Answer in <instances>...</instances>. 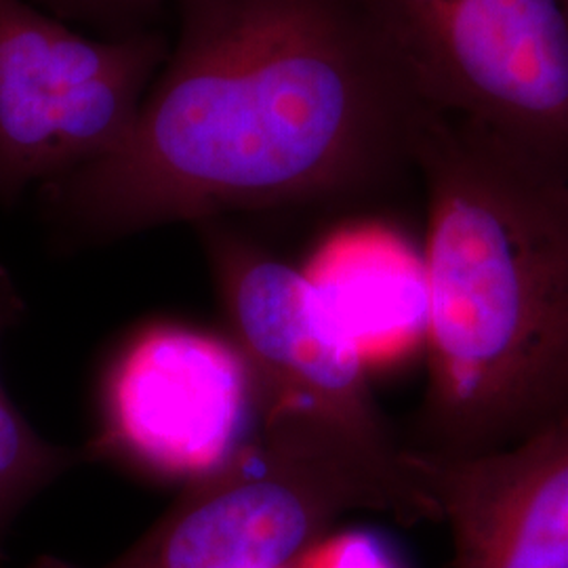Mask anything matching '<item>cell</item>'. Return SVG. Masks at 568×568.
I'll list each match as a JSON object with an SVG mask.
<instances>
[{"instance_id": "cell-5", "label": "cell", "mask_w": 568, "mask_h": 568, "mask_svg": "<svg viewBox=\"0 0 568 568\" xmlns=\"http://www.w3.org/2000/svg\"><path fill=\"white\" fill-rule=\"evenodd\" d=\"M166 55L159 30L89 39L0 0V204L116 152Z\"/></svg>"}, {"instance_id": "cell-11", "label": "cell", "mask_w": 568, "mask_h": 568, "mask_svg": "<svg viewBox=\"0 0 568 568\" xmlns=\"http://www.w3.org/2000/svg\"><path fill=\"white\" fill-rule=\"evenodd\" d=\"M55 20L95 28L105 39L154 30V21L173 0H28Z\"/></svg>"}, {"instance_id": "cell-7", "label": "cell", "mask_w": 568, "mask_h": 568, "mask_svg": "<svg viewBox=\"0 0 568 568\" xmlns=\"http://www.w3.org/2000/svg\"><path fill=\"white\" fill-rule=\"evenodd\" d=\"M253 394L239 345L185 326H150L108 375L100 447L159 478L199 483L243 447Z\"/></svg>"}, {"instance_id": "cell-9", "label": "cell", "mask_w": 568, "mask_h": 568, "mask_svg": "<svg viewBox=\"0 0 568 568\" xmlns=\"http://www.w3.org/2000/svg\"><path fill=\"white\" fill-rule=\"evenodd\" d=\"M302 272L368 373L398 365L426 347L422 246L394 225L379 220L339 225Z\"/></svg>"}, {"instance_id": "cell-4", "label": "cell", "mask_w": 568, "mask_h": 568, "mask_svg": "<svg viewBox=\"0 0 568 568\" xmlns=\"http://www.w3.org/2000/svg\"><path fill=\"white\" fill-rule=\"evenodd\" d=\"M422 105L568 169V0H373Z\"/></svg>"}, {"instance_id": "cell-2", "label": "cell", "mask_w": 568, "mask_h": 568, "mask_svg": "<svg viewBox=\"0 0 568 568\" xmlns=\"http://www.w3.org/2000/svg\"><path fill=\"white\" fill-rule=\"evenodd\" d=\"M427 386L408 450L457 459L568 415V169L424 112Z\"/></svg>"}, {"instance_id": "cell-3", "label": "cell", "mask_w": 568, "mask_h": 568, "mask_svg": "<svg viewBox=\"0 0 568 568\" xmlns=\"http://www.w3.org/2000/svg\"><path fill=\"white\" fill-rule=\"evenodd\" d=\"M415 459L389 462L335 427L264 413L257 443L192 483L138 544L102 568H281L349 511L436 523ZM32 568H82L39 558Z\"/></svg>"}, {"instance_id": "cell-13", "label": "cell", "mask_w": 568, "mask_h": 568, "mask_svg": "<svg viewBox=\"0 0 568 568\" xmlns=\"http://www.w3.org/2000/svg\"><path fill=\"white\" fill-rule=\"evenodd\" d=\"M281 568H291V565H288V567H281Z\"/></svg>"}, {"instance_id": "cell-8", "label": "cell", "mask_w": 568, "mask_h": 568, "mask_svg": "<svg viewBox=\"0 0 568 568\" xmlns=\"http://www.w3.org/2000/svg\"><path fill=\"white\" fill-rule=\"evenodd\" d=\"M413 455L453 568H568V415L487 455Z\"/></svg>"}, {"instance_id": "cell-12", "label": "cell", "mask_w": 568, "mask_h": 568, "mask_svg": "<svg viewBox=\"0 0 568 568\" xmlns=\"http://www.w3.org/2000/svg\"><path fill=\"white\" fill-rule=\"evenodd\" d=\"M291 568H400L386 544L363 530L326 535L291 562Z\"/></svg>"}, {"instance_id": "cell-10", "label": "cell", "mask_w": 568, "mask_h": 568, "mask_svg": "<svg viewBox=\"0 0 568 568\" xmlns=\"http://www.w3.org/2000/svg\"><path fill=\"white\" fill-rule=\"evenodd\" d=\"M21 312L20 293L0 265V339L20 321ZM77 462V453L42 440L0 386V568L4 562V537L16 516Z\"/></svg>"}, {"instance_id": "cell-6", "label": "cell", "mask_w": 568, "mask_h": 568, "mask_svg": "<svg viewBox=\"0 0 568 568\" xmlns=\"http://www.w3.org/2000/svg\"><path fill=\"white\" fill-rule=\"evenodd\" d=\"M196 225L262 410L312 417L379 457L405 459L408 448L392 436L373 400L371 373L304 272L222 220Z\"/></svg>"}, {"instance_id": "cell-1", "label": "cell", "mask_w": 568, "mask_h": 568, "mask_svg": "<svg viewBox=\"0 0 568 568\" xmlns=\"http://www.w3.org/2000/svg\"><path fill=\"white\" fill-rule=\"evenodd\" d=\"M121 148L39 187L63 244L230 213L331 209L406 171L426 108L373 0H173Z\"/></svg>"}]
</instances>
